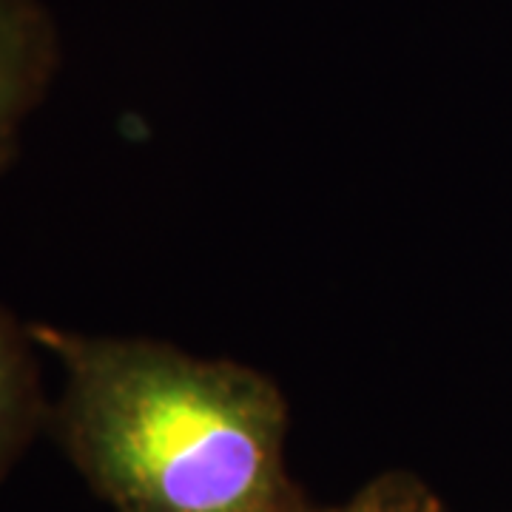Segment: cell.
Returning <instances> with one entry per match:
<instances>
[{
  "instance_id": "4",
  "label": "cell",
  "mask_w": 512,
  "mask_h": 512,
  "mask_svg": "<svg viewBox=\"0 0 512 512\" xmlns=\"http://www.w3.org/2000/svg\"><path fill=\"white\" fill-rule=\"evenodd\" d=\"M311 512H450L436 490L410 470H384L345 504Z\"/></svg>"
},
{
  "instance_id": "3",
  "label": "cell",
  "mask_w": 512,
  "mask_h": 512,
  "mask_svg": "<svg viewBox=\"0 0 512 512\" xmlns=\"http://www.w3.org/2000/svg\"><path fill=\"white\" fill-rule=\"evenodd\" d=\"M40 353L29 322L0 305V484L49 427Z\"/></svg>"
},
{
  "instance_id": "1",
  "label": "cell",
  "mask_w": 512,
  "mask_h": 512,
  "mask_svg": "<svg viewBox=\"0 0 512 512\" xmlns=\"http://www.w3.org/2000/svg\"><path fill=\"white\" fill-rule=\"evenodd\" d=\"M63 370L49 433L114 512H311L279 384L146 336L29 322Z\"/></svg>"
},
{
  "instance_id": "2",
  "label": "cell",
  "mask_w": 512,
  "mask_h": 512,
  "mask_svg": "<svg viewBox=\"0 0 512 512\" xmlns=\"http://www.w3.org/2000/svg\"><path fill=\"white\" fill-rule=\"evenodd\" d=\"M60 35L40 0H0V180L20 154V137L55 83Z\"/></svg>"
}]
</instances>
